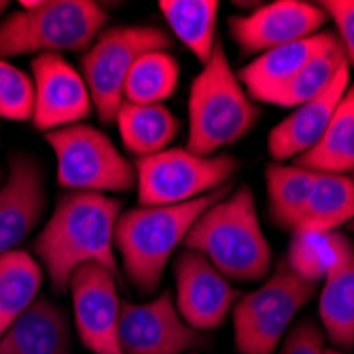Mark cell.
I'll use <instances>...</instances> for the list:
<instances>
[{"mask_svg":"<svg viewBox=\"0 0 354 354\" xmlns=\"http://www.w3.org/2000/svg\"><path fill=\"white\" fill-rule=\"evenodd\" d=\"M257 119L259 109L234 73L225 45L216 43L189 89L187 149L202 157L216 155V151L240 142Z\"/></svg>","mask_w":354,"mask_h":354,"instance_id":"cell-4","label":"cell"},{"mask_svg":"<svg viewBox=\"0 0 354 354\" xmlns=\"http://www.w3.org/2000/svg\"><path fill=\"white\" fill-rule=\"evenodd\" d=\"M9 7V3H5V0H0V15H3L5 13V9Z\"/></svg>","mask_w":354,"mask_h":354,"instance_id":"cell-32","label":"cell"},{"mask_svg":"<svg viewBox=\"0 0 354 354\" xmlns=\"http://www.w3.org/2000/svg\"><path fill=\"white\" fill-rule=\"evenodd\" d=\"M168 32L147 26H111L83 51L79 66L91 93L93 109L104 125L115 123L117 111L123 104V87L134 64L149 51L170 49Z\"/></svg>","mask_w":354,"mask_h":354,"instance_id":"cell-7","label":"cell"},{"mask_svg":"<svg viewBox=\"0 0 354 354\" xmlns=\"http://www.w3.org/2000/svg\"><path fill=\"white\" fill-rule=\"evenodd\" d=\"M174 304L185 323L196 331H212L227 320L240 293L202 254L185 250L174 261Z\"/></svg>","mask_w":354,"mask_h":354,"instance_id":"cell-13","label":"cell"},{"mask_svg":"<svg viewBox=\"0 0 354 354\" xmlns=\"http://www.w3.org/2000/svg\"><path fill=\"white\" fill-rule=\"evenodd\" d=\"M35 85V113L32 123L49 134L68 125L83 123L91 111V93L73 64L59 53H43L30 62Z\"/></svg>","mask_w":354,"mask_h":354,"instance_id":"cell-11","label":"cell"},{"mask_svg":"<svg viewBox=\"0 0 354 354\" xmlns=\"http://www.w3.org/2000/svg\"><path fill=\"white\" fill-rule=\"evenodd\" d=\"M234 282H259L272 268V248L261 230L250 187L232 189L198 216L183 242Z\"/></svg>","mask_w":354,"mask_h":354,"instance_id":"cell-2","label":"cell"},{"mask_svg":"<svg viewBox=\"0 0 354 354\" xmlns=\"http://www.w3.org/2000/svg\"><path fill=\"white\" fill-rule=\"evenodd\" d=\"M159 11L172 35L204 66L216 47V0H162Z\"/></svg>","mask_w":354,"mask_h":354,"instance_id":"cell-24","label":"cell"},{"mask_svg":"<svg viewBox=\"0 0 354 354\" xmlns=\"http://www.w3.org/2000/svg\"><path fill=\"white\" fill-rule=\"evenodd\" d=\"M295 164L312 172L346 176L354 172V83L348 85L325 134Z\"/></svg>","mask_w":354,"mask_h":354,"instance_id":"cell-21","label":"cell"},{"mask_svg":"<svg viewBox=\"0 0 354 354\" xmlns=\"http://www.w3.org/2000/svg\"><path fill=\"white\" fill-rule=\"evenodd\" d=\"M323 333L339 350H354V244L346 259L325 278L318 295Z\"/></svg>","mask_w":354,"mask_h":354,"instance_id":"cell-22","label":"cell"},{"mask_svg":"<svg viewBox=\"0 0 354 354\" xmlns=\"http://www.w3.org/2000/svg\"><path fill=\"white\" fill-rule=\"evenodd\" d=\"M47 206L45 170L26 151L11 153L9 172L0 187V257L15 250L39 225Z\"/></svg>","mask_w":354,"mask_h":354,"instance_id":"cell-15","label":"cell"},{"mask_svg":"<svg viewBox=\"0 0 354 354\" xmlns=\"http://www.w3.org/2000/svg\"><path fill=\"white\" fill-rule=\"evenodd\" d=\"M68 288L81 344L93 354H123L119 344L121 299L117 276L98 263H87L73 274Z\"/></svg>","mask_w":354,"mask_h":354,"instance_id":"cell-12","label":"cell"},{"mask_svg":"<svg viewBox=\"0 0 354 354\" xmlns=\"http://www.w3.org/2000/svg\"><path fill=\"white\" fill-rule=\"evenodd\" d=\"M5 170H3V166H0V187H3V183H5Z\"/></svg>","mask_w":354,"mask_h":354,"instance_id":"cell-33","label":"cell"},{"mask_svg":"<svg viewBox=\"0 0 354 354\" xmlns=\"http://www.w3.org/2000/svg\"><path fill=\"white\" fill-rule=\"evenodd\" d=\"M35 85L32 79L11 62L0 59V117L9 121H32Z\"/></svg>","mask_w":354,"mask_h":354,"instance_id":"cell-29","label":"cell"},{"mask_svg":"<svg viewBox=\"0 0 354 354\" xmlns=\"http://www.w3.org/2000/svg\"><path fill=\"white\" fill-rule=\"evenodd\" d=\"M0 354H73L68 316L49 297H37L0 335Z\"/></svg>","mask_w":354,"mask_h":354,"instance_id":"cell-18","label":"cell"},{"mask_svg":"<svg viewBox=\"0 0 354 354\" xmlns=\"http://www.w3.org/2000/svg\"><path fill=\"white\" fill-rule=\"evenodd\" d=\"M320 7L337 28V39L348 66H354V0H325Z\"/></svg>","mask_w":354,"mask_h":354,"instance_id":"cell-31","label":"cell"},{"mask_svg":"<svg viewBox=\"0 0 354 354\" xmlns=\"http://www.w3.org/2000/svg\"><path fill=\"white\" fill-rule=\"evenodd\" d=\"M318 284L278 263L259 288L238 299L232 310L234 344L240 354H274L297 312L316 295Z\"/></svg>","mask_w":354,"mask_h":354,"instance_id":"cell-6","label":"cell"},{"mask_svg":"<svg viewBox=\"0 0 354 354\" xmlns=\"http://www.w3.org/2000/svg\"><path fill=\"white\" fill-rule=\"evenodd\" d=\"M344 64H346V57H344L342 45H335L323 53H318L306 64L293 81H288L274 95V100L270 104L284 106V109H297L314 100L316 95H320L333 83V79L337 77Z\"/></svg>","mask_w":354,"mask_h":354,"instance_id":"cell-28","label":"cell"},{"mask_svg":"<svg viewBox=\"0 0 354 354\" xmlns=\"http://www.w3.org/2000/svg\"><path fill=\"white\" fill-rule=\"evenodd\" d=\"M327 21L329 17L320 5L304 0H276L248 15L230 17V35L242 53L254 55L314 37Z\"/></svg>","mask_w":354,"mask_h":354,"instance_id":"cell-14","label":"cell"},{"mask_svg":"<svg viewBox=\"0 0 354 354\" xmlns=\"http://www.w3.org/2000/svg\"><path fill=\"white\" fill-rule=\"evenodd\" d=\"M121 202L104 193L66 191L35 240V252L55 291H66L73 274L98 263L119 276L115 227Z\"/></svg>","mask_w":354,"mask_h":354,"instance_id":"cell-1","label":"cell"},{"mask_svg":"<svg viewBox=\"0 0 354 354\" xmlns=\"http://www.w3.org/2000/svg\"><path fill=\"white\" fill-rule=\"evenodd\" d=\"M232 189L234 183L187 204L138 206L121 212L115 227V250L121 257L127 280L145 295L155 293L170 257L183 246L191 225Z\"/></svg>","mask_w":354,"mask_h":354,"instance_id":"cell-3","label":"cell"},{"mask_svg":"<svg viewBox=\"0 0 354 354\" xmlns=\"http://www.w3.org/2000/svg\"><path fill=\"white\" fill-rule=\"evenodd\" d=\"M316 180V172L301 166L272 162L266 166L268 214L278 230H295L301 208Z\"/></svg>","mask_w":354,"mask_h":354,"instance_id":"cell-25","label":"cell"},{"mask_svg":"<svg viewBox=\"0 0 354 354\" xmlns=\"http://www.w3.org/2000/svg\"><path fill=\"white\" fill-rule=\"evenodd\" d=\"M350 246L352 242L339 232L293 234V242L286 254V266L301 278L318 284L346 259Z\"/></svg>","mask_w":354,"mask_h":354,"instance_id":"cell-27","label":"cell"},{"mask_svg":"<svg viewBox=\"0 0 354 354\" xmlns=\"http://www.w3.org/2000/svg\"><path fill=\"white\" fill-rule=\"evenodd\" d=\"M280 354H327L323 329L312 318H301L280 342Z\"/></svg>","mask_w":354,"mask_h":354,"instance_id":"cell-30","label":"cell"},{"mask_svg":"<svg viewBox=\"0 0 354 354\" xmlns=\"http://www.w3.org/2000/svg\"><path fill=\"white\" fill-rule=\"evenodd\" d=\"M327 354H344L342 350H327Z\"/></svg>","mask_w":354,"mask_h":354,"instance_id":"cell-34","label":"cell"},{"mask_svg":"<svg viewBox=\"0 0 354 354\" xmlns=\"http://www.w3.org/2000/svg\"><path fill=\"white\" fill-rule=\"evenodd\" d=\"M335 45H339V39L333 32H318L314 37L280 45L248 62L238 73V79L250 98L270 104L274 95L288 81H293L312 57Z\"/></svg>","mask_w":354,"mask_h":354,"instance_id":"cell-17","label":"cell"},{"mask_svg":"<svg viewBox=\"0 0 354 354\" xmlns=\"http://www.w3.org/2000/svg\"><path fill=\"white\" fill-rule=\"evenodd\" d=\"M55 153L57 185L66 191L125 193L136 187L130 159L98 127L77 123L45 134Z\"/></svg>","mask_w":354,"mask_h":354,"instance_id":"cell-8","label":"cell"},{"mask_svg":"<svg viewBox=\"0 0 354 354\" xmlns=\"http://www.w3.org/2000/svg\"><path fill=\"white\" fill-rule=\"evenodd\" d=\"M352 230H354V221H352Z\"/></svg>","mask_w":354,"mask_h":354,"instance_id":"cell-35","label":"cell"},{"mask_svg":"<svg viewBox=\"0 0 354 354\" xmlns=\"http://www.w3.org/2000/svg\"><path fill=\"white\" fill-rule=\"evenodd\" d=\"M180 79L178 59L168 49L145 53L130 71L123 87V102L164 104L174 95Z\"/></svg>","mask_w":354,"mask_h":354,"instance_id":"cell-26","label":"cell"},{"mask_svg":"<svg viewBox=\"0 0 354 354\" xmlns=\"http://www.w3.org/2000/svg\"><path fill=\"white\" fill-rule=\"evenodd\" d=\"M348 85L350 66L346 62L333 83L323 93L293 109V113L284 117L268 134V153L272 155V159L280 164L284 159H297L299 155L310 151L320 140V136L325 134Z\"/></svg>","mask_w":354,"mask_h":354,"instance_id":"cell-16","label":"cell"},{"mask_svg":"<svg viewBox=\"0 0 354 354\" xmlns=\"http://www.w3.org/2000/svg\"><path fill=\"white\" fill-rule=\"evenodd\" d=\"M354 221V178L316 172V180L301 208L293 234H325Z\"/></svg>","mask_w":354,"mask_h":354,"instance_id":"cell-20","label":"cell"},{"mask_svg":"<svg viewBox=\"0 0 354 354\" xmlns=\"http://www.w3.org/2000/svg\"><path fill=\"white\" fill-rule=\"evenodd\" d=\"M240 164L234 155L202 157L189 149H166L134 162L140 206H178L230 185Z\"/></svg>","mask_w":354,"mask_h":354,"instance_id":"cell-9","label":"cell"},{"mask_svg":"<svg viewBox=\"0 0 354 354\" xmlns=\"http://www.w3.org/2000/svg\"><path fill=\"white\" fill-rule=\"evenodd\" d=\"M119 344L123 354H187L206 337L185 323L174 295L164 291L147 304L121 301Z\"/></svg>","mask_w":354,"mask_h":354,"instance_id":"cell-10","label":"cell"},{"mask_svg":"<svg viewBox=\"0 0 354 354\" xmlns=\"http://www.w3.org/2000/svg\"><path fill=\"white\" fill-rule=\"evenodd\" d=\"M115 123L127 153L136 159L157 155L170 149L180 132L178 117L166 104H132L123 102Z\"/></svg>","mask_w":354,"mask_h":354,"instance_id":"cell-19","label":"cell"},{"mask_svg":"<svg viewBox=\"0 0 354 354\" xmlns=\"http://www.w3.org/2000/svg\"><path fill=\"white\" fill-rule=\"evenodd\" d=\"M43 266L28 250L15 248L0 257V335L37 301Z\"/></svg>","mask_w":354,"mask_h":354,"instance_id":"cell-23","label":"cell"},{"mask_svg":"<svg viewBox=\"0 0 354 354\" xmlns=\"http://www.w3.org/2000/svg\"><path fill=\"white\" fill-rule=\"evenodd\" d=\"M19 7L0 19V59L85 51L109 21L93 0H21Z\"/></svg>","mask_w":354,"mask_h":354,"instance_id":"cell-5","label":"cell"}]
</instances>
